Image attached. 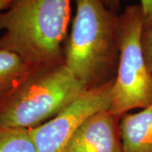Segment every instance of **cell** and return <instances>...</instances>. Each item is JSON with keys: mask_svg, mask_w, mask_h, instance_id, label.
Returning <instances> with one entry per match:
<instances>
[{"mask_svg": "<svg viewBox=\"0 0 152 152\" xmlns=\"http://www.w3.org/2000/svg\"><path fill=\"white\" fill-rule=\"evenodd\" d=\"M71 0H13L0 12V49L36 68L64 62Z\"/></svg>", "mask_w": 152, "mask_h": 152, "instance_id": "obj_1", "label": "cell"}, {"mask_svg": "<svg viewBox=\"0 0 152 152\" xmlns=\"http://www.w3.org/2000/svg\"><path fill=\"white\" fill-rule=\"evenodd\" d=\"M75 15L64 47V64L87 90L113 81L119 15L102 0H75Z\"/></svg>", "mask_w": 152, "mask_h": 152, "instance_id": "obj_2", "label": "cell"}, {"mask_svg": "<svg viewBox=\"0 0 152 152\" xmlns=\"http://www.w3.org/2000/svg\"><path fill=\"white\" fill-rule=\"evenodd\" d=\"M86 90L64 62L36 68L0 103V125L38 127L59 114Z\"/></svg>", "mask_w": 152, "mask_h": 152, "instance_id": "obj_3", "label": "cell"}, {"mask_svg": "<svg viewBox=\"0 0 152 152\" xmlns=\"http://www.w3.org/2000/svg\"><path fill=\"white\" fill-rule=\"evenodd\" d=\"M145 20L140 4L127 6L119 15V56L110 111L121 118L129 111L141 110L152 104V73L141 44Z\"/></svg>", "mask_w": 152, "mask_h": 152, "instance_id": "obj_4", "label": "cell"}, {"mask_svg": "<svg viewBox=\"0 0 152 152\" xmlns=\"http://www.w3.org/2000/svg\"><path fill=\"white\" fill-rule=\"evenodd\" d=\"M113 82L86 90L53 118L31 129L37 152H63L72 135L90 117L110 109Z\"/></svg>", "mask_w": 152, "mask_h": 152, "instance_id": "obj_5", "label": "cell"}, {"mask_svg": "<svg viewBox=\"0 0 152 152\" xmlns=\"http://www.w3.org/2000/svg\"><path fill=\"white\" fill-rule=\"evenodd\" d=\"M120 120L110 109L95 113L75 131L63 152H124Z\"/></svg>", "mask_w": 152, "mask_h": 152, "instance_id": "obj_6", "label": "cell"}, {"mask_svg": "<svg viewBox=\"0 0 152 152\" xmlns=\"http://www.w3.org/2000/svg\"><path fill=\"white\" fill-rule=\"evenodd\" d=\"M124 152H152V104L120 120Z\"/></svg>", "mask_w": 152, "mask_h": 152, "instance_id": "obj_7", "label": "cell"}, {"mask_svg": "<svg viewBox=\"0 0 152 152\" xmlns=\"http://www.w3.org/2000/svg\"><path fill=\"white\" fill-rule=\"evenodd\" d=\"M34 69L16 53L0 49V103H2Z\"/></svg>", "mask_w": 152, "mask_h": 152, "instance_id": "obj_8", "label": "cell"}, {"mask_svg": "<svg viewBox=\"0 0 152 152\" xmlns=\"http://www.w3.org/2000/svg\"><path fill=\"white\" fill-rule=\"evenodd\" d=\"M0 152H37L31 129L0 125Z\"/></svg>", "mask_w": 152, "mask_h": 152, "instance_id": "obj_9", "label": "cell"}, {"mask_svg": "<svg viewBox=\"0 0 152 152\" xmlns=\"http://www.w3.org/2000/svg\"><path fill=\"white\" fill-rule=\"evenodd\" d=\"M141 44L147 66L152 73V21L145 23L144 25Z\"/></svg>", "mask_w": 152, "mask_h": 152, "instance_id": "obj_10", "label": "cell"}, {"mask_svg": "<svg viewBox=\"0 0 152 152\" xmlns=\"http://www.w3.org/2000/svg\"><path fill=\"white\" fill-rule=\"evenodd\" d=\"M104 4L110 10L118 13L120 9L121 0H102ZM140 5L145 13V23L152 21V0H140Z\"/></svg>", "mask_w": 152, "mask_h": 152, "instance_id": "obj_11", "label": "cell"}, {"mask_svg": "<svg viewBox=\"0 0 152 152\" xmlns=\"http://www.w3.org/2000/svg\"><path fill=\"white\" fill-rule=\"evenodd\" d=\"M13 0H0V12L6 10L10 4Z\"/></svg>", "mask_w": 152, "mask_h": 152, "instance_id": "obj_12", "label": "cell"}]
</instances>
